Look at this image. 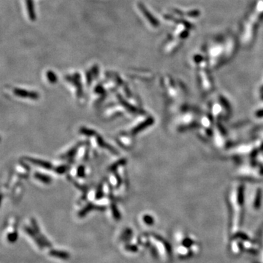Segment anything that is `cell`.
Listing matches in <instances>:
<instances>
[{
  "mask_svg": "<svg viewBox=\"0 0 263 263\" xmlns=\"http://www.w3.org/2000/svg\"><path fill=\"white\" fill-rule=\"evenodd\" d=\"M239 174L243 176H249L258 178L263 175V169L257 165H248L244 166L239 170Z\"/></svg>",
  "mask_w": 263,
  "mask_h": 263,
  "instance_id": "1",
  "label": "cell"
},
{
  "mask_svg": "<svg viewBox=\"0 0 263 263\" xmlns=\"http://www.w3.org/2000/svg\"><path fill=\"white\" fill-rule=\"evenodd\" d=\"M261 202V191L260 189H257L255 192V197H254V206L255 208H258L260 206Z\"/></svg>",
  "mask_w": 263,
  "mask_h": 263,
  "instance_id": "2",
  "label": "cell"
},
{
  "mask_svg": "<svg viewBox=\"0 0 263 263\" xmlns=\"http://www.w3.org/2000/svg\"><path fill=\"white\" fill-rule=\"evenodd\" d=\"M254 116L257 119H263V108L256 110L254 113Z\"/></svg>",
  "mask_w": 263,
  "mask_h": 263,
  "instance_id": "3",
  "label": "cell"
},
{
  "mask_svg": "<svg viewBox=\"0 0 263 263\" xmlns=\"http://www.w3.org/2000/svg\"><path fill=\"white\" fill-rule=\"evenodd\" d=\"M194 243L192 240L189 239V238H187V239H185V241L183 242V244L185 245V246H189L191 244H192V243Z\"/></svg>",
  "mask_w": 263,
  "mask_h": 263,
  "instance_id": "4",
  "label": "cell"
}]
</instances>
